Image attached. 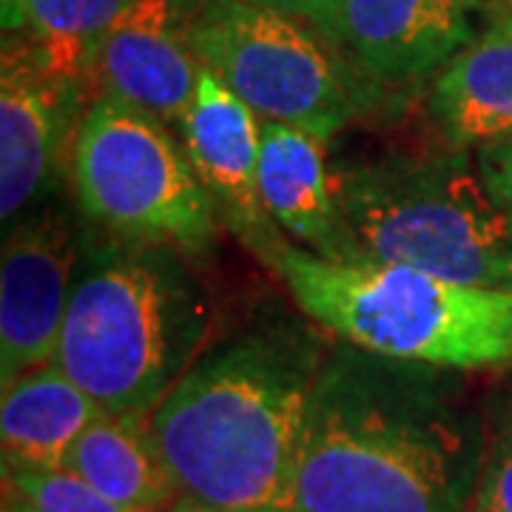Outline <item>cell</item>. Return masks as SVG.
<instances>
[{
	"mask_svg": "<svg viewBox=\"0 0 512 512\" xmlns=\"http://www.w3.org/2000/svg\"><path fill=\"white\" fill-rule=\"evenodd\" d=\"M194 52L262 120L330 140L356 111L345 63L308 20L251 0H202Z\"/></svg>",
	"mask_w": 512,
	"mask_h": 512,
	"instance_id": "obj_7",
	"label": "cell"
},
{
	"mask_svg": "<svg viewBox=\"0 0 512 512\" xmlns=\"http://www.w3.org/2000/svg\"><path fill=\"white\" fill-rule=\"evenodd\" d=\"M63 467L128 510L165 512L183 495L146 421L103 413L74 441Z\"/></svg>",
	"mask_w": 512,
	"mask_h": 512,
	"instance_id": "obj_16",
	"label": "cell"
},
{
	"mask_svg": "<svg viewBox=\"0 0 512 512\" xmlns=\"http://www.w3.org/2000/svg\"><path fill=\"white\" fill-rule=\"evenodd\" d=\"M259 123L262 117L205 66L194 100L177 123L185 154L217 214L254 251L279 237L256 188Z\"/></svg>",
	"mask_w": 512,
	"mask_h": 512,
	"instance_id": "obj_10",
	"label": "cell"
},
{
	"mask_svg": "<svg viewBox=\"0 0 512 512\" xmlns=\"http://www.w3.org/2000/svg\"><path fill=\"white\" fill-rule=\"evenodd\" d=\"M131 0H26L35 55L55 83L80 94L94 80L103 37Z\"/></svg>",
	"mask_w": 512,
	"mask_h": 512,
	"instance_id": "obj_17",
	"label": "cell"
},
{
	"mask_svg": "<svg viewBox=\"0 0 512 512\" xmlns=\"http://www.w3.org/2000/svg\"><path fill=\"white\" fill-rule=\"evenodd\" d=\"M476 168L493 200L512 217V137L478 148Z\"/></svg>",
	"mask_w": 512,
	"mask_h": 512,
	"instance_id": "obj_20",
	"label": "cell"
},
{
	"mask_svg": "<svg viewBox=\"0 0 512 512\" xmlns=\"http://www.w3.org/2000/svg\"><path fill=\"white\" fill-rule=\"evenodd\" d=\"M74 97L43 72L32 43L6 35L0 66V214L6 222L49 183Z\"/></svg>",
	"mask_w": 512,
	"mask_h": 512,
	"instance_id": "obj_11",
	"label": "cell"
},
{
	"mask_svg": "<svg viewBox=\"0 0 512 512\" xmlns=\"http://www.w3.org/2000/svg\"><path fill=\"white\" fill-rule=\"evenodd\" d=\"M484 0H342L336 43L367 72L390 80L421 77L447 66L470 43L473 15Z\"/></svg>",
	"mask_w": 512,
	"mask_h": 512,
	"instance_id": "obj_12",
	"label": "cell"
},
{
	"mask_svg": "<svg viewBox=\"0 0 512 512\" xmlns=\"http://www.w3.org/2000/svg\"><path fill=\"white\" fill-rule=\"evenodd\" d=\"M311 336L262 330L197 359L146 421L180 493L239 510H291L313 382Z\"/></svg>",
	"mask_w": 512,
	"mask_h": 512,
	"instance_id": "obj_2",
	"label": "cell"
},
{
	"mask_svg": "<svg viewBox=\"0 0 512 512\" xmlns=\"http://www.w3.org/2000/svg\"><path fill=\"white\" fill-rule=\"evenodd\" d=\"M77 202L114 234L200 254L220 231L217 205L165 123L109 92L97 94L72 143Z\"/></svg>",
	"mask_w": 512,
	"mask_h": 512,
	"instance_id": "obj_6",
	"label": "cell"
},
{
	"mask_svg": "<svg viewBox=\"0 0 512 512\" xmlns=\"http://www.w3.org/2000/svg\"><path fill=\"white\" fill-rule=\"evenodd\" d=\"M467 512H512V427L484 458Z\"/></svg>",
	"mask_w": 512,
	"mask_h": 512,
	"instance_id": "obj_19",
	"label": "cell"
},
{
	"mask_svg": "<svg viewBox=\"0 0 512 512\" xmlns=\"http://www.w3.org/2000/svg\"><path fill=\"white\" fill-rule=\"evenodd\" d=\"M333 262L407 265L512 288V217L464 154L390 157L333 174Z\"/></svg>",
	"mask_w": 512,
	"mask_h": 512,
	"instance_id": "obj_5",
	"label": "cell"
},
{
	"mask_svg": "<svg viewBox=\"0 0 512 512\" xmlns=\"http://www.w3.org/2000/svg\"><path fill=\"white\" fill-rule=\"evenodd\" d=\"M251 3L268 6V9H276V12H285V15H293V18L308 20L311 26H316L330 40L336 37V18H339V3L342 0H251Z\"/></svg>",
	"mask_w": 512,
	"mask_h": 512,
	"instance_id": "obj_21",
	"label": "cell"
},
{
	"mask_svg": "<svg viewBox=\"0 0 512 512\" xmlns=\"http://www.w3.org/2000/svg\"><path fill=\"white\" fill-rule=\"evenodd\" d=\"M3 501H6V504H12V507H15V510H18V512H23V510H20V507H18V504L12 501V498H6V495H3Z\"/></svg>",
	"mask_w": 512,
	"mask_h": 512,
	"instance_id": "obj_25",
	"label": "cell"
},
{
	"mask_svg": "<svg viewBox=\"0 0 512 512\" xmlns=\"http://www.w3.org/2000/svg\"><path fill=\"white\" fill-rule=\"evenodd\" d=\"M256 254L305 316L353 348L436 370L512 365V288L407 265L333 262L279 237Z\"/></svg>",
	"mask_w": 512,
	"mask_h": 512,
	"instance_id": "obj_3",
	"label": "cell"
},
{
	"mask_svg": "<svg viewBox=\"0 0 512 512\" xmlns=\"http://www.w3.org/2000/svg\"><path fill=\"white\" fill-rule=\"evenodd\" d=\"M194 18V0H131L100 43V89L177 126L202 72Z\"/></svg>",
	"mask_w": 512,
	"mask_h": 512,
	"instance_id": "obj_9",
	"label": "cell"
},
{
	"mask_svg": "<svg viewBox=\"0 0 512 512\" xmlns=\"http://www.w3.org/2000/svg\"><path fill=\"white\" fill-rule=\"evenodd\" d=\"M200 336V293L163 245H109L74 282L55 362L106 413L148 421Z\"/></svg>",
	"mask_w": 512,
	"mask_h": 512,
	"instance_id": "obj_4",
	"label": "cell"
},
{
	"mask_svg": "<svg viewBox=\"0 0 512 512\" xmlns=\"http://www.w3.org/2000/svg\"><path fill=\"white\" fill-rule=\"evenodd\" d=\"M3 495L23 512H137L111 501L66 467H6Z\"/></svg>",
	"mask_w": 512,
	"mask_h": 512,
	"instance_id": "obj_18",
	"label": "cell"
},
{
	"mask_svg": "<svg viewBox=\"0 0 512 512\" xmlns=\"http://www.w3.org/2000/svg\"><path fill=\"white\" fill-rule=\"evenodd\" d=\"M165 512H265V510H239V507H222V504H211V501H200L191 495H180Z\"/></svg>",
	"mask_w": 512,
	"mask_h": 512,
	"instance_id": "obj_23",
	"label": "cell"
},
{
	"mask_svg": "<svg viewBox=\"0 0 512 512\" xmlns=\"http://www.w3.org/2000/svg\"><path fill=\"white\" fill-rule=\"evenodd\" d=\"M106 410L74 384L57 362L29 370L0 402V441L6 467H63L80 433Z\"/></svg>",
	"mask_w": 512,
	"mask_h": 512,
	"instance_id": "obj_15",
	"label": "cell"
},
{
	"mask_svg": "<svg viewBox=\"0 0 512 512\" xmlns=\"http://www.w3.org/2000/svg\"><path fill=\"white\" fill-rule=\"evenodd\" d=\"M498 3H501V9H504L501 15H504V18H512V0H498Z\"/></svg>",
	"mask_w": 512,
	"mask_h": 512,
	"instance_id": "obj_24",
	"label": "cell"
},
{
	"mask_svg": "<svg viewBox=\"0 0 512 512\" xmlns=\"http://www.w3.org/2000/svg\"><path fill=\"white\" fill-rule=\"evenodd\" d=\"M0 382L55 362L74 293L77 242L60 214L20 222L0 259Z\"/></svg>",
	"mask_w": 512,
	"mask_h": 512,
	"instance_id": "obj_8",
	"label": "cell"
},
{
	"mask_svg": "<svg viewBox=\"0 0 512 512\" xmlns=\"http://www.w3.org/2000/svg\"><path fill=\"white\" fill-rule=\"evenodd\" d=\"M478 470L430 367L353 348L316 373L288 512H467Z\"/></svg>",
	"mask_w": 512,
	"mask_h": 512,
	"instance_id": "obj_1",
	"label": "cell"
},
{
	"mask_svg": "<svg viewBox=\"0 0 512 512\" xmlns=\"http://www.w3.org/2000/svg\"><path fill=\"white\" fill-rule=\"evenodd\" d=\"M427 106L456 148L512 137V18L501 15L444 66Z\"/></svg>",
	"mask_w": 512,
	"mask_h": 512,
	"instance_id": "obj_14",
	"label": "cell"
},
{
	"mask_svg": "<svg viewBox=\"0 0 512 512\" xmlns=\"http://www.w3.org/2000/svg\"><path fill=\"white\" fill-rule=\"evenodd\" d=\"M322 143L325 140L302 128L262 120L256 188L265 214L279 231L330 259L339 234V211Z\"/></svg>",
	"mask_w": 512,
	"mask_h": 512,
	"instance_id": "obj_13",
	"label": "cell"
},
{
	"mask_svg": "<svg viewBox=\"0 0 512 512\" xmlns=\"http://www.w3.org/2000/svg\"><path fill=\"white\" fill-rule=\"evenodd\" d=\"M3 512H18V510H15L12 504H6V501H3Z\"/></svg>",
	"mask_w": 512,
	"mask_h": 512,
	"instance_id": "obj_26",
	"label": "cell"
},
{
	"mask_svg": "<svg viewBox=\"0 0 512 512\" xmlns=\"http://www.w3.org/2000/svg\"><path fill=\"white\" fill-rule=\"evenodd\" d=\"M0 23L6 35L26 29V0H0Z\"/></svg>",
	"mask_w": 512,
	"mask_h": 512,
	"instance_id": "obj_22",
	"label": "cell"
}]
</instances>
